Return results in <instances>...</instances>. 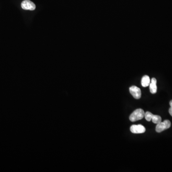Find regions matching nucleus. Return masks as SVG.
<instances>
[{
    "instance_id": "nucleus-1",
    "label": "nucleus",
    "mask_w": 172,
    "mask_h": 172,
    "mask_svg": "<svg viewBox=\"0 0 172 172\" xmlns=\"http://www.w3.org/2000/svg\"><path fill=\"white\" fill-rule=\"evenodd\" d=\"M145 112L141 109H136L130 116V120L134 122L142 119L145 117Z\"/></svg>"
},
{
    "instance_id": "nucleus-2",
    "label": "nucleus",
    "mask_w": 172,
    "mask_h": 172,
    "mask_svg": "<svg viewBox=\"0 0 172 172\" xmlns=\"http://www.w3.org/2000/svg\"><path fill=\"white\" fill-rule=\"evenodd\" d=\"M171 123L169 120H165L157 124L156 130L157 133H161L163 130L169 129L171 127Z\"/></svg>"
},
{
    "instance_id": "nucleus-3",
    "label": "nucleus",
    "mask_w": 172,
    "mask_h": 172,
    "mask_svg": "<svg viewBox=\"0 0 172 172\" xmlns=\"http://www.w3.org/2000/svg\"><path fill=\"white\" fill-rule=\"evenodd\" d=\"M22 9L25 10L33 11L36 8L35 4L30 0H24L21 3Z\"/></svg>"
},
{
    "instance_id": "nucleus-4",
    "label": "nucleus",
    "mask_w": 172,
    "mask_h": 172,
    "mask_svg": "<svg viewBox=\"0 0 172 172\" xmlns=\"http://www.w3.org/2000/svg\"><path fill=\"white\" fill-rule=\"evenodd\" d=\"M130 92L134 98L135 99H139L141 97V93L140 89L135 86H133L129 89Z\"/></svg>"
},
{
    "instance_id": "nucleus-5",
    "label": "nucleus",
    "mask_w": 172,
    "mask_h": 172,
    "mask_svg": "<svg viewBox=\"0 0 172 172\" xmlns=\"http://www.w3.org/2000/svg\"><path fill=\"white\" fill-rule=\"evenodd\" d=\"M130 130L133 134H143L145 132L146 129L143 125H133L130 127Z\"/></svg>"
},
{
    "instance_id": "nucleus-6",
    "label": "nucleus",
    "mask_w": 172,
    "mask_h": 172,
    "mask_svg": "<svg viewBox=\"0 0 172 172\" xmlns=\"http://www.w3.org/2000/svg\"><path fill=\"white\" fill-rule=\"evenodd\" d=\"M157 80L155 78H152L151 82L149 85L150 86V91L152 94H155L156 93L157 88L156 86Z\"/></svg>"
},
{
    "instance_id": "nucleus-7",
    "label": "nucleus",
    "mask_w": 172,
    "mask_h": 172,
    "mask_svg": "<svg viewBox=\"0 0 172 172\" xmlns=\"http://www.w3.org/2000/svg\"><path fill=\"white\" fill-rule=\"evenodd\" d=\"M141 84L142 86L144 87H147L149 86L150 84V79L149 76L145 75L142 78L141 81Z\"/></svg>"
},
{
    "instance_id": "nucleus-8",
    "label": "nucleus",
    "mask_w": 172,
    "mask_h": 172,
    "mask_svg": "<svg viewBox=\"0 0 172 172\" xmlns=\"http://www.w3.org/2000/svg\"><path fill=\"white\" fill-rule=\"evenodd\" d=\"M152 123L157 124L162 122V118L159 115L152 114Z\"/></svg>"
},
{
    "instance_id": "nucleus-9",
    "label": "nucleus",
    "mask_w": 172,
    "mask_h": 172,
    "mask_svg": "<svg viewBox=\"0 0 172 172\" xmlns=\"http://www.w3.org/2000/svg\"><path fill=\"white\" fill-rule=\"evenodd\" d=\"M152 114H152L151 112H147L145 113V118L146 120L148 122H150L152 120Z\"/></svg>"
},
{
    "instance_id": "nucleus-10",
    "label": "nucleus",
    "mask_w": 172,
    "mask_h": 172,
    "mask_svg": "<svg viewBox=\"0 0 172 172\" xmlns=\"http://www.w3.org/2000/svg\"><path fill=\"white\" fill-rule=\"evenodd\" d=\"M170 105L171 107H170V109H169V112L170 115H171V116L172 117V100L170 101Z\"/></svg>"
}]
</instances>
